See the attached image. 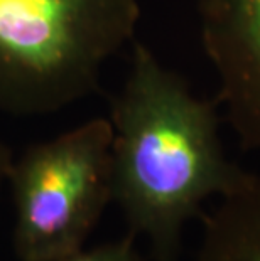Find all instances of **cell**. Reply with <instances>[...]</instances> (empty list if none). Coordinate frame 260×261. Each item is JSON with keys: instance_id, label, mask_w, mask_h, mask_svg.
Here are the masks:
<instances>
[{"instance_id": "1", "label": "cell", "mask_w": 260, "mask_h": 261, "mask_svg": "<svg viewBox=\"0 0 260 261\" xmlns=\"http://www.w3.org/2000/svg\"><path fill=\"white\" fill-rule=\"evenodd\" d=\"M108 120L113 202L129 231L151 243L154 261H176L184 224L247 174L225 155L217 101L195 96L184 77L134 42Z\"/></svg>"}, {"instance_id": "2", "label": "cell", "mask_w": 260, "mask_h": 261, "mask_svg": "<svg viewBox=\"0 0 260 261\" xmlns=\"http://www.w3.org/2000/svg\"><path fill=\"white\" fill-rule=\"evenodd\" d=\"M139 19V0H0V112L49 115L95 94Z\"/></svg>"}, {"instance_id": "3", "label": "cell", "mask_w": 260, "mask_h": 261, "mask_svg": "<svg viewBox=\"0 0 260 261\" xmlns=\"http://www.w3.org/2000/svg\"><path fill=\"white\" fill-rule=\"evenodd\" d=\"M112 138L110 120L91 118L12 160L7 184L19 261H51L83 249L113 202Z\"/></svg>"}, {"instance_id": "4", "label": "cell", "mask_w": 260, "mask_h": 261, "mask_svg": "<svg viewBox=\"0 0 260 261\" xmlns=\"http://www.w3.org/2000/svg\"><path fill=\"white\" fill-rule=\"evenodd\" d=\"M217 101L243 150H260V0H195Z\"/></svg>"}, {"instance_id": "5", "label": "cell", "mask_w": 260, "mask_h": 261, "mask_svg": "<svg viewBox=\"0 0 260 261\" xmlns=\"http://www.w3.org/2000/svg\"><path fill=\"white\" fill-rule=\"evenodd\" d=\"M201 221L193 261H260V174L247 172Z\"/></svg>"}, {"instance_id": "6", "label": "cell", "mask_w": 260, "mask_h": 261, "mask_svg": "<svg viewBox=\"0 0 260 261\" xmlns=\"http://www.w3.org/2000/svg\"><path fill=\"white\" fill-rule=\"evenodd\" d=\"M135 238L134 232L129 231L117 241L103 243L91 249H80L69 256L51 261H144L135 246Z\"/></svg>"}, {"instance_id": "7", "label": "cell", "mask_w": 260, "mask_h": 261, "mask_svg": "<svg viewBox=\"0 0 260 261\" xmlns=\"http://www.w3.org/2000/svg\"><path fill=\"white\" fill-rule=\"evenodd\" d=\"M12 152L7 143L4 142V138L0 137V194H2L4 186L7 184V175L10 170V165H12Z\"/></svg>"}]
</instances>
